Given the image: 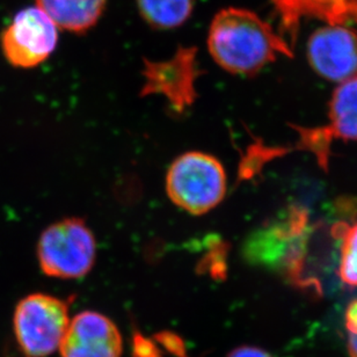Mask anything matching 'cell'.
<instances>
[{
    "label": "cell",
    "instance_id": "1",
    "mask_svg": "<svg viewBox=\"0 0 357 357\" xmlns=\"http://www.w3.org/2000/svg\"><path fill=\"white\" fill-rule=\"evenodd\" d=\"M208 49L227 73L253 76L278 56L291 59L294 49L258 14L245 8L220 10L210 24Z\"/></svg>",
    "mask_w": 357,
    "mask_h": 357
},
{
    "label": "cell",
    "instance_id": "2",
    "mask_svg": "<svg viewBox=\"0 0 357 357\" xmlns=\"http://www.w3.org/2000/svg\"><path fill=\"white\" fill-rule=\"evenodd\" d=\"M310 234L307 210L290 206L250 236L243 251L245 259L252 265L278 271L290 281L303 284Z\"/></svg>",
    "mask_w": 357,
    "mask_h": 357
},
{
    "label": "cell",
    "instance_id": "3",
    "mask_svg": "<svg viewBox=\"0 0 357 357\" xmlns=\"http://www.w3.org/2000/svg\"><path fill=\"white\" fill-rule=\"evenodd\" d=\"M165 187L176 206L199 216L223 201L227 188V172L222 162L209 153L185 152L169 166Z\"/></svg>",
    "mask_w": 357,
    "mask_h": 357
},
{
    "label": "cell",
    "instance_id": "4",
    "mask_svg": "<svg viewBox=\"0 0 357 357\" xmlns=\"http://www.w3.org/2000/svg\"><path fill=\"white\" fill-rule=\"evenodd\" d=\"M38 258L41 271L49 278H84L96 264V237L85 220L77 217L64 218L42 232Z\"/></svg>",
    "mask_w": 357,
    "mask_h": 357
},
{
    "label": "cell",
    "instance_id": "5",
    "mask_svg": "<svg viewBox=\"0 0 357 357\" xmlns=\"http://www.w3.org/2000/svg\"><path fill=\"white\" fill-rule=\"evenodd\" d=\"M69 302L31 294L17 303L14 311V334L26 357H47L59 348L70 324Z\"/></svg>",
    "mask_w": 357,
    "mask_h": 357
},
{
    "label": "cell",
    "instance_id": "6",
    "mask_svg": "<svg viewBox=\"0 0 357 357\" xmlns=\"http://www.w3.org/2000/svg\"><path fill=\"white\" fill-rule=\"evenodd\" d=\"M201 73L195 47H180L167 61L144 59L141 96H162L176 113L183 114L195 103Z\"/></svg>",
    "mask_w": 357,
    "mask_h": 357
},
{
    "label": "cell",
    "instance_id": "7",
    "mask_svg": "<svg viewBox=\"0 0 357 357\" xmlns=\"http://www.w3.org/2000/svg\"><path fill=\"white\" fill-rule=\"evenodd\" d=\"M59 29L41 8H24L14 17L1 35L3 56L15 68L31 69L38 66L55 52Z\"/></svg>",
    "mask_w": 357,
    "mask_h": 357
},
{
    "label": "cell",
    "instance_id": "8",
    "mask_svg": "<svg viewBox=\"0 0 357 357\" xmlns=\"http://www.w3.org/2000/svg\"><path fill=\"white\" fill-rule=\"evenodd\" d=\"M307 61L320 77L344 83L357 78V33L327 24L310 36Z\"/></svg>",
    "mask_w": 357,
    "mask_h": 357
},
{
    "label": "cell",
    "instance_id": "9",
    "mask_svg": "<svg viewBox=\"0 0 357 357\" xmlns=\"http://www.w3.org/2000/svg\"><path fill=\"white\" fill-rule=\"evenodd\" d=\"M122 349L116 325L94 311H84L70 320L59 344L62 357H121Z\"/></svg>",
    "mask_w": 357,
    "mask_h": 357
},
{
    "label": "cell",
    "instance_id": "10",
    "mask_svg": "<svg viewBox=\"0 0 357 357\" xmlns=\"http://www.w3.org/2000/svg\"><path fill=\"white\" fill-rule=\"evenodd\" d=\"M280 19V34L295 48L303 21L318 19L333 26H357V0H271Z\"/></svg>",
    "mask_w": 357,
    "mask_h": 357
},
{
    "label": "cell",
    "instance_id": "11",
    "mask_svg": "<svg viewBox=\"0 0 357 357\" xmlns=\"http://www.w3.org/2000/svg\"><path fill=\"white\" fill-rule=\"evenodd\" d=\"M330 124L313 128L317 137L331 150L335 139L357 141V78L340 84L330 102Z\"/></svg>",
    "mask_w": 357,
    "mask_h": 357
},
{
    "label": "cell",
    "instance_id": "12",
    "mask_svg": "<svg viewBox=\"0 0 357 357\" xmlns=\"http://www.w3.org/2000/svg\"><path fill=\"white\" fill-rule=\"evenodd\" d=\"M36 3L57 27L83 34L99 21L107 0H36Z\"/></svg>",
    "mask_w": 357,
    "mask_h": 357
},
{
    "label": "cell",
    "instance_id": "13",
    "mask_svg": "<svg viewBox=\"0 0 357 357\" xmlns=\"http://www.w3.org/2000/svg\"><path fill=\"white\" fill-rule=\"evenodd\" d=\"M142 17L155 29H174L185 24L195 0H136Z\"/></svg>",
    "mask_w": 357,
    "mask_h": 357
},
{
    "label": "cell",
    "instance_id": "14",
    "mask_svg": "<svg viewBox=\"0 0 357 357\" xmlns=\"http://www.w3.org/2000/svg\"><path fill=\"white\" fill-rule=\"evenodd\" d=\"M333 234L340 241L339 276L341 281L357 288V220L353 224L346 222L335 224Z\"/></svg>",
    "mask_w": 357,
    "mask_h": 357
},
{
    "label": "cell",
    "instance_id": "15",
    "mask_svg": "<svg viewBox=\"0 0 357 357\" xmlns=\"http://www.w3.org/2000/svg\"><path fill=\"white\" fill-rule=\"evenodd\" d=\"M344 318L348 333V351L351 357H357V299L348 305Z\"/></svg>",
    "mask_w": 357,
    "mask_h": 357
},
{
    "label": "cell",
    "instance_id": "16",
    "mask_svg": "<svg viewBox=\"0 0 357 357\" xmlns=\"http://www.w3.org/2000/svg\"><path fill=\"white\" fill-rule=\"evenodd\" d=\"M134 357H162L158 348L142 334L134 337Z\"/></svg>",
    "mask_w": 357,
    "mask_h": 357
},
{
    "label": "cell",
    "instance_id": "17",
    "mask_svg": "<svg viewBox=\"0 0 357 357\" xmlns=\"http://www.w3.org/2000/svg\"><path fill=\"white\" fill-rule=\"evenodd\" d=\"M227 357H273L269 353L253 346H241L231 351Z\"/></svg>",
    "mask_w": 357,
    "mask_h": 357
}]
</instances>
